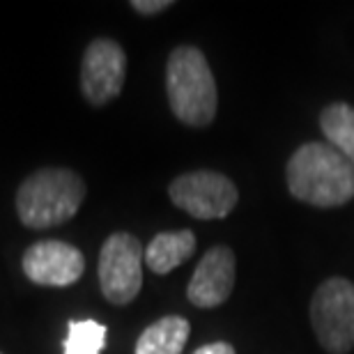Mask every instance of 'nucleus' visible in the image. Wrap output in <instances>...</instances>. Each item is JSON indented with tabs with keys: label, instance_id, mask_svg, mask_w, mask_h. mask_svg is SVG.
I'll return each mask as SVG.
<instances>
[{
	"label": "nucleus",
	"instance_id": "423d86ee",
	"mask_svg": "<svg viewBox=\"0 0 354 354\" xmlns=\"http://www.w3.org/2000/svg\"><path fill=\"white\" fill-rule=\"evenodd\" d=\"M168 196L177 207L201 221L228 216L239 201L235 184L214 171H194L175 177Z\"/></svg>",
	"mask_w": 354,
	"mask_h": 354
},
{
	"label": "nucleus",
	"instance_id": "0eeeda50",
	"mask_svg": "<svg viewBox=\"0 0 354 354\" xmlns=\"http://www.w3.org/2000/svg\"><path fill=\"white\" fill-rule=\"evenodd\" d=\"M127 81V53L113 39H95L83 53L81 90L92 106L113 102Z\"/></svg>",
	"mask_w": 354,
	"mask_h": 354
},
{
	"label": "nucleus",
	"instance_id": "4468645a",
	"mask_svg": "<svg viewBox=\"0 0 354 354\" xmlns=\"http://www.w3.org/2000/svg\"><path fill=\"white\" fill-rule=\"evenodd\" d=\"M131 7L143 17H152V14L166 12L168 7H173L171 0H131Z\"/></svg>",
	"mask_w": 354,
	"mask_h": 354
},
{
	"label": "nucleus",
	"instance_id": "6e6552de",
	"mask_svg": "<svg viewBox=\"0 0 354 354\" xmlns=\"http://www.w3.org/2000/svg\"><path fill=\"white\" fill-rule=\"evenodd\" d=\"M86 272V258L76 246L58 239H44L24 253V274L37 286L67 288Z\"/></svg>",
	"mask_w": 354,
	"mask_h": 354
},
{
	"label": "nucleus",
	"instance_id": "ddd939ff",
	"mask_svg": "<svg viewBox=\"0 0 354 354\" xmlns=\"http://www.w3.org/2000/svg\"><path fill=\"white\" fill-rule=\"evenodd\" d=\"M109 329L97 320H72L62 343L65 354H102Z\"/></svg>",
	"mask_w": 354,
	"mask_h": 354
},
{
	"label": "nucleus",
	"instance_id": "f257e3e1",
	"mask_svg": "<svg viewBox=\"0 0 354 354\" xmlns=\"http://www.w3.org/2000/svg\"><path fill=\"white\" fill-rule=\"evenodd\" d=\"M288 189L313 207H341L354 198V164L329 143H306L286 168Z\"/></svg>",
	"mask_w": 354,
	"mask_h": 354
},
{
	"label": "nucleus",
	"instance_id": "39448f33",
	"mask_svg": "<svg viewBox=\"0 0 354 354\" xmlns=\"http://www.w3.org/2000/svg\"><path fill=\"white\" fill-rule=\"evenodd\" d=\"M145 249L129 232H113L99 253V286L115 306L131 304L143 286Z\"/></svg>",
	"mask_w": 354,
	"mask_h": 354
},
{
	"label": "nucleus",
	"instance_id": "f03ea898",
	"mask_svg": "<svg viewBox=\"0 0 354 354\" xmlns=\"http://www.w3.org/2000/svg\"><path fill=\"white\" fill-rule=\"evenodd\" d=\"M86 198V182L69 168H41L17 191V212L26 228L46 230L67 223Z\"/></svg>",
	"mask_w": 354,
	"mask_h": 354
},
{
	"label": "nucleus",
	"instance_id": "2eb2a0df",
	"mask_svg": "<svg viewBox=\"0 0 354 354\" xmlns=\"http://www.w3.org/2000/svg\"><path fill=\"white\" fill-rule=\"evenodd\" d=\"M194 354H235V348H232L230 343H209V345H203V348H198Z\"/></svg>",
	"mask_w": 354,
	"mask_h": 354
},
{
	"label": "nucleus",
	"instance_id": "f8f14e48",
	"mask_svg": "<svg viewBox=\"0 0 354 354\" xmlns=\"http://www.w3.org/2000/svg\"><path fill=\"white\" fill-rule=\"evenodd\" d=\"M322 133L331 147H336L345 159L354 164V106L331 104L320 115Z\"/></svg>",
	"mask_w": 354,
	"mask_h": 354
},
{
	"label": "nucleus",
	"instance_id": "1a4fd4ad",
	"mask_svg": "<svg viewBox=\"0 0 354 354\" xmlns=\"http://www.w3.org/2000/svg\"><path fill=\"white\" fill-rule=\"evenodd\" d=\"M235 253L228 246H214L198 263L189 281L187 297L198 308H216L235 288Z\"/></svg>",
	"mask_w": 354,
	"mask_h": 354
},
{
	"label": "nucleus",
	"instance_id": "9d476101",
	"mask_svg": "<svg viewBox=\"0 0 354 354\" xmlns=\"http://www.w3.org/2000/svg\"><path fill=\"white\" fill-rule=\"evenodd\" d=\"M196 235L191 230L159 232L145 249V265L154 274H168L194 256Z\"/></svg>",
	"mask_w": 354,
	"mask_h": 354
},
{
	"label": "nucleus",
	"instance_id": "9b49d317",
	"mask_svg": "<svg viewBox=\"0 0 354 354\" xmlns=\"http://www.w3.org/2000/svg\"><path fill=\"white\" fill-rule=\"evenodd\" d=\"M191 327L180 315H166L152 322L138 336L133 354H182L189 341Z\"/></svg>",
	"mask_w": 354,
	"mask_h": 354
},
{
	"label": "nucleus",
	"instance_id": "20e7f679",
	"mask_svg": "<svg viewBox=\"0 0 354 354\" xmlns=\"http://www.w3.org/2000/svg\"><path fill=\"white\" fill-rule=\"evenodd\" d=\"M310 324L329 354L354 350V283L341 276L327 279L310 299Z\"/></svg>",
	"mask_w": 354,
	"mask_h": 354
},
{
	"label": "nucleus",
	"instance_id": "7ed1b4c3",
	"mask_svg": "<svg viewBox=\"0 0 354 354\" xmlns=\"http://www.w3.org/2000/svg\"><path fill=\"white\" fill-rule=\"evenodd\" d=\"M166 92L175 118L189 127H207L216 115L218 92L207 58L196 46H177L166 65Z\"/></svg>",
	"mask_w": 354,
	"mask_h": 354
}]
</instances>
